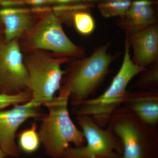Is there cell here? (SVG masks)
Returning a JSON list of instances; mask_svg holds the SVG:
<instances>
[{
	"label": "cell",
	"mask_w": 158,
	"mask_h": 158,
	"mask_svg": "<svg viewBox=\"0 0 158 158\" xmlns=\"http://www.w3.org/2000/svg\"><path fill=\"white\" fill-rule=\"evenodd\" d=\"M69 93L61 86L59 95L43 106L48 113L40 118L38 132L46 154L52 158H60L73 143L80 147L85 144L84 134L74 124L68 110Z\"/></svg>",
	"instance_id": "1"
},
{
	"label": "cell",
	"mask_w": 158,
	"mask_h": 158,
	"mask_svg": "<svg viewBox=\"0 0 158 158\" xmlns=\"http://www.w3.org/2000/svg\"><path fill=\"white\" fill-rule=\"evenodd\" d=\"M145 69L133 62L129 43L126 38L123 61L110 86L95 98H88L71 105L73 113L76 116H90L99 126L105 128L113 112L121 106L130 81Z\"/></svg>",
	"instance_id": "2"
},
{
	"label": "cell",
	"mask_w": 158,
	"mask_h": 158,
	"mask_svg": "<svg viewBox=\"0 0 158 158\" xmlns=\"http://www.w3.org/2000/svg\"><path fill=\"white\" fill-rule=\"evenodd\" d=\"M107 127L121 141V158H158V128L123 107L120 106L113 112Z\"/></svg>",
	"instance_id": "3"
},
{
	"label": "cell",
	"mask_w": 158,
	"mask_h": 158,
	"mask_svg": "<svg viewBox=\"0 0 158 158\" xmlns=\"http://www.w3.org/2000/svg\"><path fill=\"white\" fill-rule=\"evenodd\" d=\"M110 44L101 46L89 56L65 70L62 87L69 93L71 105L89 98L103 82L115 56L108 52Z\"/></svg>",
	"instance_id": "4"
},
{
	"label": "cell",
	"mask_w": 158,
	"mask_h": 158,
	"mask_svg": "<svg viewBox=\"0 0 158 158\" xmlns=\"http://www.w3.org/2000/svg\"><path fill=\"white\" fill-rule=\"evenodd\" d=\"M67 59L53 58L40 51L28 57L25 62L28 73L27 89L35 106L40 108L50 101L59 90L65 72L61 65Z\"/></svg>",
	"instance_id": "5"
},
{
	"label": "cell",
	"mask_w": 158,
	"mask_h": 158,
	"mask_svg": "<svg viewBox=\"0 0 158 158\" xmlns=\"http://www.w3.org/2000/svg\"><path fill=\"white\" fill-rule=\"evenodd\" d=\"M85 139L80 147H68L60 158H116L123 152L119 139L109 127L102 128L88 116H76Z\"/></svg>",
	"instance_id": "6"
},
{
	"label": "cell",
	"mask_w": 158,
	"mask_h": 158,
	"mask_svg": "<svg viewBox=\"0 0 158 158\" xmlns=\"http://www.w3.org/2000/svg\"><path fill=\"white\" fill-rule=\"evenodd\" d=\"M29 40L36 49L75 56L82 53L65 34L60 20L52 11L46 13L30 31Z\"/></svg>",
	"instance_id": "7"
},
{
	"label": "cell",
	"mask_w": 158,
	"mask_h": 158,
	"mask_svg": "<svg viewBox=\"0 0 158 158\" xmlns=\"http://www.w3.org/2000/svg\"><path fill=\"white\" fill-rule=\"evenodd\" d=\"M28 73L16 40L0 45V90L15 94L27 89Z\"/></svg>",
	"instance_id": "8"
},
{
	"label": "cell",
	"mask_w": 158,
	"mask_h": 158,
	"mask_svg": "<svg viewBox=\"0 0 158 158\" xmlns=\"http://www.w3.org/2000/svg\"><path fill=\"white\" fill-rule=\"evenodd\" d=\"M39 108L30 101L9 110H0V148L7 156H20L21 151L15 141L18 130L29 118H40L44 116Z\"/></svg>",
	"instance_id": "9"
},
{
	"label": "cell",
	"mask_w": 158,
	"mask_h": 158,
	"mask_svg": "<svg viewBox=\"0 0 158 158\" xmlns=\"http://www.w3.org/2000/svg\"><path fill=\"white\" fill-rule=\"evenodd\" d=\"M126 37L132 48V60L137 66L146 69L158 62L157 23L135 34H126Z\"/></svg>",
	"instance_id": "10"
},
{
	"label": "cell",
	"mask_w": 158,
	"mask_h": 158,
	"mask_svg": "<svg viewBox=\"0 0 158 158\" xmlns=\"http://www.w3.org/2000/svg\"><path fill=\"white\" fill-rule=\"evenodd\" d=\"M120 106L145 123L158 128V89L127 90Z\"/></svg>",
	"instance_id": "11"
},
{
	"label": "cell",
	"mask_w": 158,
	"mask_h": 158,
	"mask_svg": "<svg viewBox=\"0 0 158 158\" xmlns=\"http://www.w3.org/2000/svg\"><path fill=\"white\" fill-rule=\"evenodd\" d=\"M157 23L153 4L150 0H135L124 16L118 20V24L131 35Z\"/></svg>",
	"instance_id": "12"
},
{
	"label": "cell",
	"mask_w": 158,
	"mask_h": 158,
	"mask_svg": "<svg viewBox=\"0 0 158 158\" xmlns=\"http://www.w3.org/2000/svg\"><path fill=\"white\" fill-rule=\"evenodd\" d=\"M0 21L5 27L6 42L16 40L28 33L34 26V21L26 9L6 8L0 10Z\"/></svg>",
	"instance_id": "13"
},
{
	"label": "cell",
	"mask_w": 158,
	"mask_h": 158,
	"mask_svg": "<svg viewBox=\"0 0 158 158\" xmlns=\"http://www.w3.org/2000/svg\"><path fill=\"white\" fill-rule=\"evenodd\" d=\"M18 146L20 151L25 153H34L41 144L36 122L32 123L28 128L23 130L17 135Z\"/></svg>",
	"instance_id": "14"
},
{
	"label": "cell",
	"mask_w": 158,
	"mask_h": 158,
	"mask_svg": "<svg viewBox=\"0 0 158 158\" xmlns=\"http://www.w3.org/2000/svg\"><path fill=\"white\" fill-rule=\"evenodd\" d=\"M132 1L102 2L98 8L102 16L105 18L123 17L130 8Z\"/></svg>",
	"instance_id": "15"
},
{
	"label": "cell",
	"mask_w": 158,
	"mask_h": 158,
	"mask_svg": "<svg viewBox=\"0 0 158 158\" xmlns=\"http://www.w3.org/2000/svg\"><path fill=\"white\" fill-rule=\"evenodd\" d=\"M135 84L139 90H152L158 89V62L150 65L141 72Z\"/></svg>",
	"instance_id": "16"
},
{
	"label": "cell",
	"mask_w": 158,
	"mask_h": 158,
	"mask_svg": "<svg viewBox=\"0 0 158 158\" xmlns=\"http://www.w3.org/2000/svg\"><path fill=\"white\" fill-rule=\"evenodd\" d=\"M75 27L80 34L90 35L94 31L95 24L93 16L85 11H78L73 15Z\"/></svg>",
	"instance_id": "17"
},
{
	"label": "cell",
	"mask_w": 158,
	"mask_h": 158,
	"mask_svg": "<svg viewBox=\"0 0 158 158\" xmlns=\"http://www.w3.org/2000/svg\"><path fill=\"white\" fill-rule=\"evenodd\" d=\"M31 98V92L28 89L15 94L0 92V110L10 106L25 103Z\"/></svg>",
	"instance_id": "18"
},
{
	"label": "cell",
	"mask_w": 158,
	"mask_h": 158,
	"mask_svg": "<svg viewBox=\"0 0 158 158\" xmlns=\"http://www.w3.org/2000/svg\"><path fill=\"white\" fill-rule=\"evenodd\" d=\"M25 2L29 5L38 6L51 3L52 0H25Z\"/></svg>",
	"instance_id": "19"
},
{
	"label": "cell",
	"mask_w": 158,
	"mask_h": 158,
	"mask_svg": "<svg viewBox=\"0 0 158 158\" xmlns=\"http://www.w3.org/2000/svg\"><path fill=\"white\" fill-rule=\"evenodd\" d=\"M81 0H52L51 3H56V4H65L68 3L77 2H81Z\"/></svg>",
	"instance_id": "20"
},
{
	"label": "cell",
	"mask_w": 158,
	"mask_h": 158,
	"mask_svg": "<svg viewBox=\"0 0 158 158\" xmlns=\"http://www.w3.org/2000/svg\"><path fill=\"white\" fill-rule=\"evenodd\" d=\"M7 157L6 154L0 148V158H6Z\"/></svg>",
	"instance_id": "21"
},
{
	"label": "cell",
	"mask_w": 158,
	"mask_h": 158,
	"mask_svg": "<svg viewBox=\"0 0 158 158\" xmlns=\"http://www.w3.org/2000/svg\"><path fill=\"white\" fill-rule=\"evenodd\" d=\"M94 1H101L102 2H119V1H132V0H94Z\"/></svg>",
	"instance_id": "22"
},
{
	"label": "cell",
	"mask_w": 158,
	"mask_h": 158,
	"mask_svg": "<svg viewBox=\"0 0 158 158\" xmlns=\"http://www.w3.org/2000/svg\"><path fill=\"white\" fill-rule=\"evenodd\" d=\"M81 1L85 2H91V1H94V0H81Z\"/></svg>",
	"instance_id": "23"
},
{
	"label": "cell",
	"mask_w": 158,
	"mask_h": 158,
	"mask_svg": "<svg viewBox=\"0 0 158 158\" xmlns=\"http://www.w3.org/2000/svg\"><path fill=\"white\" fill-rule=\"evenodd\" d=\"M121 158V157H118V158Z\"/></svg>",
	"instance_id": "24"
}]
</instances>
